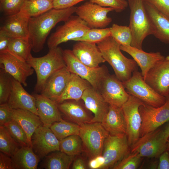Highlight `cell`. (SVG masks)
I'll use <instances>...</instances> for the list:
<instances>
[{"label":"cell","instance_id":"6da1fadb","mask_svg":"<svg viewBox=\"0 0 169 169\" xmlns=\"http://www.w3.org/2000/svg\"><path fill=\"white\" fill-rule=\"evenodd\" d=\"M76 7L60 9L53 8L40 15L30 18L28 38L34 52L38 53L42 50L52 28L58 23L67 21L75 13Z\"/></svg>","mask_w":169,"mask_h":169},{"label":"cell","instance_id":"7a4b0ae2","mask_svg":"<svg viewBox=\"0 0 169 169\" xmlns=\"http://www.w3.org/2000/svg\"><path fill=\"white\" fill-rule=\"evenodd\" d=\"M102 56L112 67L116 76L122 82L131 78L137 70V64L122 53L120 45L110 36L97 44Z\"/></svg>","mask_w":169,"mask_h":169},{"label":"cell","instance_id":"3957f363","mask_svg":"<svg viewBox=\"0 0 169 169\" xmlns=\"http://www.w3.org/2000/svg\"><path fill=\"white\" fill-rule=\"evenodd\" d=\"M130 10L129 27L132 34L131 46L142 49L143 42L154 30L146 12L144 0H128Z\"/></svg>","mask_w":169,"mask_h":169},{"label":"cell","instance_id":"277c9868","mask_svg":"<svg viewBox=\"0 0 169 169\" xmlns=\"http://www.w3.org/2000/svg\"><path fill=\"white\" fill-rule=\"evenodd\" d=\"M63 50L58 46L49 49L45 55L40 57H32L27 62L35 72L37 82L34 89L40 93L48 78L55 72L66 66Z\"/></svg>","mask_w":169,"mask_h":169},{"label":"cell","instance_id":"5b68a950","mask_svg":"<svg viewBox=\"0 0 169 169\" xmlns=\"http://www.w3.org/2000/svg\"><path fill=\"white\" fill-rule=\"evenodd\" d=\"M127 93L144 103L155 107L161 106L166 102V97L159 94L144 80L141 72H134L128 80L122 82Z\"/></svg>","mask_w":169,"mask_h":169},{"label":"cell","instance_id":"8992f818","mask_svg":"<svg viewBox=\"0 0 169 169\" xmlns=\"http://www.w3.org/2000/svg\"><path fill=\"white\" fill-rule=\"evenodd\" d=\"M63 55L66 67L70 72L87 80L97 90L103 79L109 74L105 65L93 68L84 64L76 57L72 50H64Z\"/></svg>","mask_w":169,"mask_h":169},{"label":"cell","instance_id":"52a82bcc","mask_svg":"<svg viewBox=\"0 0 169 169\" xmlns=\"http://www.w3.org/2000/svg\"><path fill=\"white\" fill-rule=\"evenodd\" d=\"M79 136L83 147L91 158L102 155L104 142L109 135L100 122H90L79 125Z\"/></svg>","mask_w":169,"mask_h":169},{"label":"cell","instance_id":"ba28073f","mask_svg":"<svg viewBox=\"0 0 169 169\" xmlns=\"http://www.w3.org/2000/svg\"><path fill=\"white\" fill-rule=\"evenodd\" d=\"M90 28L86 23L78 16L72 15L50 36L47 41L49 49L70 40L74 41L83 36Z\"/></svg>","mask_w":169,"mask_h":169},{"label":"cell","instance_id":"9c48e42d","mask_svg":"<svg viewBox=\"0 0 169 169\" xmlns=\"http://www.w3.org/2000/svg\"><path fill=\"white\" fill-rule=\"evenodd\" d=\"M166 97L165 103L159 107L144 103L139 107L142 119L140 137L155 131L169 121V94Z\"/></svg>","mask_w":169,"mask_h":169},{"label":"cell","instance_id":"30bf717a","mask_svg":"<svg viewBox=\"0 0 169 169\" xmlns=\"http://www.w3.org/2000/svg\"><path fill=\"white\" fill-rule=\"evenodd\" d=\"M126 135H109L105 139L102 155L105 162L101 169L113 168L129 154L131 149Z\"/></svg>","mask_w":169,"mask_h":169},{"label":"cell","instance_id":"8fae6325","mask_svg":"<svg viewBox=\"0 0 169 169\" xmlns=\"http://www.w3.org/2000/svg\"><path fill=\"white\" fill-rule=\"evenodd\" d=\"M166 143L158 128L140 137L131 146V153H137L142 157L157 158L166 151Z\"/></svg>","mask_w":169,"mask_h":169},{"label":"cell","instance_id":"7c38bea8","mask_svg":"<svg viewBox=\"0 0 169 169\" xmlns=\"http://www.w3.org/2000/svg\"><path fill=\"white\" fill-rule=\"evenodd\" d=\"M143 103L139 99L129 95L128 100L121 107L126 125V136L131 146L140 137L142 119L139 108Z\"/></svg>","mask_w":169,"mask_h":169},{"label":"cell","instance_id":"4fadbf2b","mask_svg":"<svg viewBox=\"0 0 169 169\" xmlns=\"http://www.w3.org/2000/svg\"><path fill=\"white\" fill-rule=\"evenodd\" d=\"M114 11L110 7H102L90 1L76 7L75 13L90 28H104L112 22L108 13Z\"/></svg>","mask_w":169,"mask_h":169},{"label":"cell","instance_id":"5bb4252c","mask_svg":"<svg viewBox=\"0 0 169 169\" xmlns=\"http://www.w3.org/2000/svg\"><path fill=\"white\" fill-rule=\"evenodd\" d=\"M97 91L109 105L119 107H122L129 96L122 82L109 73L103 79Z\"/></svg>","mask_w":169,"mask_h":169},{"label":"cell","instance_id":"9a60e30c","mask_svg":"<svg viewBox=\"0 0 169 169\" xmlns=\"http://www.w3.org/2000/svg\"><path fill=\"white\" fill-rule=\"evenodd\" d=\"M32 147L39 158L45 157L49 153L59 151L60 141L50 127L41 125L33 134Z\"/></svg>","mask_w":169,"mask_h":169},{"label":"cell","instance_id":"2e32d148","mask_svg":"<svg viewBox=\"0 0 169 169\" xmlns=\"http://www.w3.org/2000/svg\"><path fill=\"white\" fill-rule=\"evenodd\" d=\"M0 68L25 86L27 78L34 71L27 62L22 60L8 52L0 54Z\"/></svg>","mask_w":169,"mask_h":169},{"label":"cell","instance_id":"e0dca14e","mask_svg":"<svg viewBox=\"0 0 169 169\" xmlns=\"http://www.w3.org/2000/svg\"><path fill=\"white\" fill-rule=\"evenodd\" d=\"M145 80L155 91L166 96L169 94V60L164 59L151 68Z\"/></svg>","mask_w":169,"mask_h":169},{"label":"cell","instance_id":"ac0fdd59","mask_svg":"<svg viewBox=\"0 0 169 169\" xmlns=\"http://www.w3.org/2000/svg\"><path fill=\"white\" fill-rule=\"evenodd\" d=\"M71 73L66 66L55 72L47 79L40 94L56 102L65 90Z\"/></svg>","mask_w":169,"mask_h":169},{"label":"cell","instance_id":"d6986e66","mask_svg":"<svg viewBox=\"0 0 169 169\" xmlns=\"http://www.w3.org/2000/svg\"><path fill=\"white\" fill-rule=\"evenodd\" d=\"M77 42L72 50L76 57L82 63L95 68L105 62L96 44L83 41Z\"/></svg>","mask_w":169,"mask_h":169},{"label":"cell","instance_id":"ffe728a7","mask_svg":"<svg viewBox=\"0 0 169 169\" xmlns=\"http://www.w3.org/2000/svg\"><path fill=\"white\" fill-rule=\"evenodd\" d=\"M12 81L11 90L7 103L10 108L27 110L38 115L34 96L28 93L22 84L12 77Z\"/></svg>","mask_w":169,"mask_h":169},{"label":"cell","instance_id":"44dd1931","mask_svg":"<svg viewBox=\"0 0 169 169\" xmlns=\"http://www.w3.org/2000/svg\"><path fill=\"white\" fill-rule=\"evenodd\" d=\"M33 95L38 114L43 125L50 127L54 122L63 120L58 104L45 96L36 93Z\"/></svg>","mask_w":169,"mask_h":169},{"label":"cell","instance_id":"7402d4cb","mask_svg":"<svg viewBox=\"0 0 169 169\" xmlns=\"http://www.w3.org/2000/svg\"><path fill=\"white\" fill-rule=\"evenodd\" d=\"M81 99L86 108L94 115L90 122L101 123L108 111L109 105L100 92L91 86L84 91Z\"/></svg>","mask_w":169,"mask_h":169},{"label":"cell","instance_id":"603a6c76","mask_svg":"<svg viewBox=\"0 0 169 169\" xmlns=\"http://www.w3.org/2000/svg\"><path fill=\"white\" fill-rule=\"evenodd\" d=\"M121 50L130 55L141 70V73L145 80L149 70L159 62L165 59V58L160 52L147 53L131 46L120 45Z\"/></svg>","mask_w":169,"mask_h":169},{"label":"cell","instance_id":"cb8c5ba5","mask_svg":"<svg viewBox=\"0 0 169 169\" xmlns=\"http://www.w3.org/2000/svg\"><path fill=\"white\" fill-rule=\"evenodd\" d=\"M80 100H67L58 104L60 112L69 119L79 125L90 122L93 117Z\"/></svg>","mask_w":169,"mask_h":169},{"label":"cell","instance_id":"d4e9b609","mask_svg":"<svg viewBox=\"0 0 169 169\" xmlns=\"http://www.w3.org/2000/svg\"><path fill=\"white\" fill-rule=\"evenodd\" d=\"M29 18L20 12L8 16L0 27V32L11 38H28Z\"/></svg>","mask_w":169,"mask_h":169},{"label":"cell","instance_id":"484cf974","mask_svg":"<svg viewBox=\"0 0 169 169\" xmlns=\"http://www.w3.org/2000/svg\"><path fill=\"white\" fill-rule=\"evenodd\" d=\"M11 118L17 122L26 134L29 146L32 147V136L36 130L43 125L39 117L25 109H12Z\"/></svg>","mask_w":169,"mask_h":169},{"label":"cell","instance_id":"4316f807","mask_svg":"<svg viewBox=\"0 0 169 169\" xmlns=\"http://www.w3.org/2000/svg\"><path fill=\"white\" fill-rule=\"evenodd\" d=\"M101 123L110 135H126V125L121 108L109 105L108 111Z\"/></svg>","mask_w":169,"mask_h":169},{"label":"cell","instance_id":"83f0119b","mask_svg":"<svg viewBox=\"0 0 169 169\" xmlns=\"http://www.w3.org/2000/svg\"><path fill=\"white\" fill-rule=\"evenodd\" d=\"M144 1L153 27V35L162 42L169 44V18L152 5Z\"/></svg>","mask_w":169,"mask_h":169},{"label":"cell","instance_id":"f1b7e54d","mask_svg":"<svg viewBox=\"0 0 169 169\" xmlns=\"http://www.w3.org/2000/svg\"><path fill=\"white\" fill-rule=\"evenodd\" d=\"M91 86L87 80L75 74L71 73L65 90L56 102L59 104L70 100H80L84 91Z\"/></svg>","mask_w":169,"mask_h":169},{"label":"cell","instance_id":"f546056e","mask_svg":"<svg viewBox=\"0 0 169 169\" xmlns=\"http://www.w3.org/2000/svg\"><path fill=\"white\" fill-rule=\"evenodd\" d=\"M11 157L18 169H36L40 159L29 146L21 147Z\"/></svg>","mask_w":169,"mask_h":169},{"label":"cell","instance_id":"4dcf8cb0","mask_svg":"<svg viewBox=\"0 0 169 169\" xmlns=\"http://www.w3.org/2000/svg\"><path fill=\"white\" fill-rule=\"evenodd\" d=\"M32 49L28 38H10L7 52L22 60L28 62L32 57Z\"/></svg>","mask_w":169,"mask_h":169},{"label":"cell","instance_id":"1f68e13d","mask_svg":"<svg viewBox=\"0 0 169 169\" xmlns=\"http://www.w3.org/2000/svg\"><path fill=\"white\" fill-rule=\"evenodd\" d=\"M74 157L60 151H55L45 157L42 166L46 169H68Z\"/></svg>","mask_w":169,"mask_h":169},{"label":"cell","instance_id":"d6a6232c","mask_svg":"<svg viewBox=\"0 0 169 169\" xmlns=\"http://www.w3.org/2000/svg\"><path fill=\"white\" fill-rule=\"evenodd\" d=\"M53 8V0H26L19 12L30 18L40 15Z\"/></svg>","mask_w":169,"mask_h":169},{"label":"cell","instance_id":"836d02e7","mask_svg":"<svg viewBox=\"0 0 169 169\" xmlns=\"http://www.w3.org/2000/svg\"><path fill=\"white\" fill-rule=\"evenodd\" d=\"M50 128L59 141L71 135H79L80 126L79 125L63 119L54 122Z\"/></svg>","mask_w":169,"mask_h":169},{"label":"cell","instance_id":"e575fe53","mask_svg":"<svg viewBox=\"0 0 169 169\" xmlns=\"http://www.w3.org/2000/svg\"><path fill=\"white\" fill-rule=\"evenodd\" d=\"M82 140L79 135L69 136L60 141V151L68 155L74 156L83 150Z\"/></svg>","mask_w":169,"mask_h":169},{"label":"cell","instance_id":"d590c367","mask_svg":"<svg viewBox=\"0 0 169 169\" xmlns=\"http://www.w3.org/2000/svg\"><path fill=\"white\" fill-rule=\"evenodd\" d=\"M21 147L4 126H0V150L11 157Z\"/></svg>","mask_w":169,"mask_h":169},{"label":"cell","instance_id":"8d00e7d4","mask_svg":"<svg viewBox=\"0 0 169 169\" xmlns=\"http://www.w3.org/2000/svg\"><path fill=\"white\" fill-rule=\"evenodd\" d=\"M111 36L120 45L130 46L132 34L129 26L113 24L110 27Z\"/></svg>","mask_w":169,"mask_h":169},{"label":"cell","instance_id":"74e56055","mask_svg":"<svg viewBox=\"0 0 169 169\" xmlns=\"http://www.w3.org/2000/svg\"><path fill=\"white\" fill-rule=\"evenodd\" d=\"M110 36V28H90L83 36L74 41H83L97 44Z\"/></svg>","mask_w":169,"mask_h":169},{"label":"cell","instance_id":"f35d334b","mask_svg":"<svg viewBox=\"0 0 169 169\" xmlns=\"http://www.w3.org/2000/svg\"><path fill=\"white\" fill-rule=\"evenodd\" d=\"M4 126L21 147L29 146L26 134L17 122L12 120Z\"/></svg>","mask_w":169,"mask_h":169},{"label":"cell","instance_id":"ab89813d","mask_svg":"<svg viewBox=\"0 0 169 169\" xmlns=\"http://www.w3.org/2000/svg\"><path fill=\"white\" fill-rule=\"evenodd\" d=\"M12 87V76L1 68L0 70V104L7 103Z\"/></svg>","mask_w":169,"mask_h":169},{"label":"cell","instance_id":"60d3db41","mask_svg":"<svg viewBox=\"0 0 169 169\" xmlns=\"http://www.w3.org/2000/svg\"><path fill=\"white\" fill-rule=\"evenodd\" d=\"M142 158L137 153H131L124 157L113 169H136L139 166Z\"/></svg>","mask_w":169,"mask_h":169},{"label":"cell","instance_id":"b9f144b4","mask_svg":"<svg viewBox=\"0 0 169 169\" xmlns=\"http://www.w3.org/2000/svg\"><path fill=\"white\" fill-rule=\"evenodd\" d=\"M26 0H0L1 11L8 16L20 12Z\"/></svg>","mask_w":169,"mask_h":169},{"label":"cell","instance_id":"7bdbcfd3","mask_svg":"<svg viewBox=\"0 0 169 169\" xmlns=\"http://www.w3.org/2000/svg\"><path fill=\"white\" fill-rule=\"evenodd\" d=\"M91 2L102 7L113 8L116 12H120L125 10L128 5L126 0H90Z\"/></svg>","mask_w":169,"mask_h":169},{"label":"cell","instance_id":"ee69618b","mask_svg":"<svg viewBox=\"0 0 169 169\" xmlns=\"http://www.w3.org/2000/svg\"><path fill=\"white\" fill-rule=\"evenodd\" d=\"M169 18V0H144Z\"/></svg>","mask_w":169,"mask_h":169},{"label":"cell","instance_id":"f6af8a7d","mask_svg":"<svg viewBox=\"0 0 169 169\" xmlns=\"http://www.w3.org/2000/svg\"><path fill=\"white\" fill-rule=\"evenodd\" d=\"M11 110L7 103L0 104V126H4L12 120Z\"/></svg>","mask_w":169,"mask_h":169},{"label":"cell","instance_id":"bcb514c9","mask_svg":"<svg viewBox=\"0 0 169 169\" xmlns=\"http://www.w3.org/2000/svg\"><path fill=\"white\" fill-rule=\"evenodd\" d=\"M85 0H53V8L58 9L69 8Z\"/></svg>","mask_w":169,"mask_h":169},{"label":"cell","instance_id":"7dc6e473","mask_svg":"<svg viewBox=\"0 0 169 169\" xmlns=\"http://www.w3.org/2000/svg\"><path fill=\"white\" fill-rule=\"evenodd\" d=\"M0 169H15L11 157L2 152L0 153Z\"/></svg>","mask_w":169,"mask_h":169},{"label":"cell","instance_id":"c3c4849f","mask_svg":"<svg viewBox=\"0 0 169 169\" xmlns=\"http://www.w3.org/2000/svg\"><path fill=\"white\" fill-rule=\"evenodd\" d=\"M105 162V159L103 155L97 156L91 158L88 163V166L91 169H101Z\"/></svg>","mask_w":169,"mask_h":169},{"label":"cell","instance_id":"681fc988","mask_svg":"<svg viewBox=\"0 0 169 169\" xmlns=\"http://www.w3.org/2000/svg\"><path fill=\"white\" fill-rule=\"evenodd\" d=\"M159 157L157 169H169V152L165 151Z\"/></svg>","mask_w":169,"mask_h":169},{"label":"cell","instance_id":"f907efd6","mask_svg":"<svg viewBox=\"0 0 169 169\" xmlns=\"http://www.w3.org/2000/svg\"><path fill=\"white\" fill-rule=\"evenodd\" d=\"M10 38L6 35L0 32V54L7 52Z\"/></svg>","mask_w":169,"mask_h":169},{"label":"cell","instance_id":"816d5d0a","mask_svg":"<svg viewBox=\"0 0 169 169\" xmlns=\"http://www.w3.org/2000/svg\"><path fill=\"white\" fill-rule=\"evenodd\" d=\"M86 168L85 163L84 160L81 158H78L73 162L72 169H85Z\"/></svg>","mask_w":169,"mask_h":169},{"label":"cell","instance_id":"f5cc1de1","mask_svg":"<svg viewBox=\"0 0 169 169\" xmlns=\"http://www.w3.org/2000/svg\"><path fill=\"white\" fill-rule=\"evenodd\" d=\"M161 134L162 138L166 142L169 137V121L162 128H161Z\"/></svg>","mask_w":169,"mask_h":169},{"label":"cell","instance_id":"db71d44e","mask_svg":"<svg viewBox=\"0 0 169 169\" xmlns=\"http://www.w3.org/2000/svg\"><path fill=\"white\" fill-rule=\"evenodd\" d=\"M165 151L169 152V137L168 138L166 141V149Z\"/></svg>","mask_w":169,"mask_h":169},{"label":"cell","instance_id":"11a10c76","mask_svg":"<svg viewBox=\"0 0 169 169\" xmlns=\"http://www.w3.org/2000/svg\"><path fill=\"white\" fill-rule=\"evenodd\" d=\"M165 59L166 60H169V56H166V58H165Z\"/></svg>","mask_w":169,"mask_h":169},{"label":"cell","instance_id":"9f6ffc18","mask_svg":"<svg viewBox=\"0 0 169 169\" xmlns=\"http://www.w3.org/2000/svg\"></svg>","mask_w":169,"mask_h":169},{"label":"cell","instance_id":"6f0895ef","mask_svg":"<svg viewBox=\"0 0 169 169\" xmlns=\"http://www.w3.org/2000/svg\"></svg>","mask_w":169,"mask_h":169}]
</instances>
